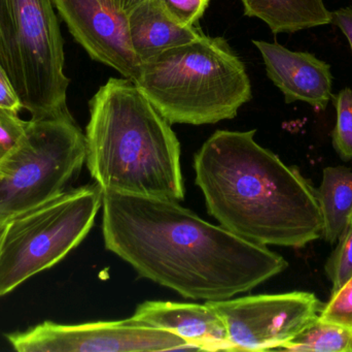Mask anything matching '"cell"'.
<instances>
[{
	"label": "cell",
	"instance_id": "16",
	"mask_svg": "<svg viewBox=\"0 0 352 352\" xmlns=\"http://www.w3.org/2000/svg\"><path fill=\"white\" fill-rule=\"evenodd\" d=\"M281 351L352 352V330L341 324L318 320L302 331Z\"/></svg>",
	"mask_w": 352,
	"mask_h": 352
},
{
	"label": "cell",
	"instance_id": "1",
	"mask_svg": "<svg viewBox=\"0 0 352 352\" xmlns=\"http://www.w3.org/2000/svg\"><path fill=\"white\" fill-rule=\"evenodd\" d=\"M102 209L107 249L186 299H231L289 266L267 246L203 220L177 200L103 191Z\"/></svg>",
	"mask_w": 352,
	"mask_h": 352
},
{
	"label": "cell",
	"instance_id": "12",
	"mask_svg": "<svg viewBox=\"0 0 352 352\" xmlns=\"http://www.w3.org/2000/svg\"><path fill=\"white\" fill-rule=\"evenodd\" d=\"M132 320L144 326L168 331L190 344L207 351H232L227 329L208 303L148 301L136 308Z\"/></svg>",
	"mask_w": 352,
	"mask_h": 352
},
{
	"label": "cell",
	"instance_id": "10",
	"mask_svg": "<svg viewBox=\"0 0 352 352\" xmlns=\"http://www.w3.org/2000/svg\"><path fill=\"white\" fill-rule=\"evenodd\" d=\"M53 3L93 60L135 80L142 62L132 49L127 14L104 0H53Z\"/></svg>",
	"mask_w": 352,
	"mask_h": 352
},
{
	"label": "cell",
	"instance_id": "19",
	"mask_svg": "<svg viewBox=\"0 0 352 352\" xmlns=\"http://www.w3.org/2000/svg\"><path fill=\"white\" fill-rule=\"evenodd\" d=\"M27 123L18 112L0 107V163L18 148L26 134Z\"/></svg>",
	"mask_w": 352,
	"mask_h": 352
},
{
	"label": "cell",
	"instance_id": "2",
	"mask_svg": "<svg viewBox=\"0 0 352 352\" xmlns=\"http://www.w3.org/2000/svg\"><path fill=\"white\" fill-rule=\"evenodd\" d=\"M217 130L195 154L196 184L221 227L260 245L302 248L324 237L318 190L254 141Z\"/></svg>",
	"mask_w": 352,
	"mask_h": 352
},
{
	"label": "cell",
	"instance_id": "18",
	"mask_svg": "<svg viewBox=\"0 0 352 352\" xmlns=\"http://www.w3.org/2000/svg\"><path fill=\"white\" fill-rule=\"evenodd\" d=\"M326 273L332 282V293L340 289L352 277V219L327 262Z\"/></svg>",
	"mask_w": 352,
	"mask_h": 352
},
{
	"label": "cell",
	"instance_id": "11",
	"mask_svg": "<svg viewBox=\"0 0 352 352\" xmlns=\"http://www.w3.org/2000/svg\"><path fill=\"white\" fill-rule=\"evenodd\" d=\"M260 51L267 76L287 103L302 101L324 111L333 97L330 64L308 52L292 51L278 43L252 41Z\"/></svg>",
	"mask_w": 352,
	"mask_h": 352
},
{
	"label": "cell",
	"instance_id": "8",
	"mask_svg": "<svg viewBox=\"0 0 352 352\" xmlns=\"http://www.w3.org/2000/svg\"><path fill=\"white\" fill-rule=\"evenodd\" d=\"M226 329L232 351H280L324 309L314 293L291 291L207 302Z\"/></svg>",
	"mask_w": 352,
	"mask_h": 352
},
{
	"label": "cell",
	"instance_id": "20",
	"mask_svg": "<svg viewBox=\"0 0 352 352\" xmlns=\"http://www.w3.org/2000/svg\"><path fill=\"white\" fill-rule=\"evenodd\" d=\"M320 320L352 330V277L340 289L332 293L320 312Z\"/></svg>",
	"mask_w": 352,
	"mask_h": 352
},
{
	"label": "cell",
	"instance_id": "6",
	"mask_svg": "<svg viewBox=\"0 0 352 352\" xmlns=\"http://www.w3.org/2000/svg\"><path fill=\"white\" fill-rule=\"evenodd\" d=\"M102 202L98 184L82 186L8 218L0 246V298L78 247L92 229Z\"/></svg>",
	"mask_w": 352,
	"mask_h": 352
},
{
	"label": "cell",
	"instance_id": "9",
	"mask_svg": "<svg viewBox=\"0 0 352 352\" xmlns=\"http://www.w3.org/2000/svg\"><path fill=\"white\" fill-rule=\"evenodd\" d=\"M19 352H129L192 349L168 331L144 326L132 320L82 324L45 322L25 332L8 335Z\"/></svg>",
	"mask_w": 352,
	"mask_h": 352
},
{
	"label": "cell",
	"instance_id": "3",
	"mask_svg": "<svg viewBox=\"0 0 352 352\" xmlns=\"http://www.w3.org/2000/svg\"><path fill=\"white\" fill-rule=\"evenodd\" d=\"M89 107L86 163L102 191L184 200L179 141L131 80L109 79Z\"/></svg>",
	"mask_w": 352,
	"mask_h": 352
},
{
	"label": "cell",
	"instance_id": "21",
	"mask_svg": "<svg viewBox=\"0 0 352 352\" xmlns=\"http://www.w3.org/2000/svg\"><path fill=\"white\" fill-rule=\"evenodd\" d=\"M178 22L195 26L202 18L210 0H159Z\"/></svg>",
	"mask_w": 352,
	"mask_h": 352
},
{
	"label": "cell",
	"instance_id": "23",
	"mask_svg": "<svg viewBox=\"0 0 352 352\" xmlns=\"http://www.w3.org/2000/svg\"><path fill=\"white\" fill-rule=\"evenodd\" d=\"M331 24H334L342 31L343 34L349 39L352 50V4L346 8H341L331 12Z\"/></svg>",
	"mask_w": 352,
	"mask_h": 352
},
{
	"label": "cell",
	"instance_id": "22",
	"mask_svg": "<svg viewBox=\"0 0 352 352\" xmlns=\"http://www.w3.org/2000/svg\"><path fill=\"white\" fill-rule=\"evenodd\" d=\"M0 107L12 110L18 113L21 109H23L12 82L1 65H0Z\"/></svg>",
	"mask_w": 352,
	"mask_h": 352
},
{
	"label": "cell",
	"instance_id": "5",
	"mask_svg": "<svg viewBox=\"0 0 352 352\" xmlns=\"http://www.w3.org/2000/svg\"><path fill=\"white\" fill-rule=\"evenodd\" d=\"M0 65L31 119L69 113L70 80L53 0H0Z\"/></svg>",
	"mask_w": 352,
	"mask_h": 352
},
{
	"label": "cell",
	"instance_id": "15",
	"mask_svg": "<svg viewBox=\"0 0 352 352\" xmlns=\"http://www.w3.org/2000/svg\"><path fill=\"white\" fill-rule=\"evenodd\" d=\"M324 221V237L335 244L346 231L352 215V169L329 167L324 169L318 190Z\"/></svg>",
	"mask_w": 352,
	"mask_h": 352
},
{
	"label": "cell",
	"instance_id": "13",
	"mask_svg": "<svg viewBox=\"0 0 352 352\" xmlns=\"http://www.w3.org/2000/svg\"><path fill=\"white\" fill-rule=\"evenodd\" d=\"M128 31L132 49L140 62L204 34L199 27L178 22L159 0H144L131 10L128 14Z\"/></svg>",
	"mask_w": 352,
	"mask_h": 352
},
{
	"label": "cell",
	"instance_id": "24",
	"mask_svg": "<svg viewBox=\"0 0 352 352\" xmlns=\"http://www.w3.org/2000/svg\"><path fill=\"white\" fill-rule=\"evenodd\" d=\"M104 1L107 2L109 6H113V8H115L116 10L128 14L132 10H134L138 4L144 2V0H104Z\"/></svg>",
	"mask_w": 352,
	"mask_h": 352
},
{
	"label": "cell",
	"instance_id": "25",
	"mask_svg": "<svg viewBox=\"0 0 352 352\" xmlns=\"http://www.w3.org/2000/svg\"><path fill=\"white\" fill-rule=\"evenodd\" d=\"M6 225H8V219L0 218V246L3 240L4 233H6Z\"/></svg>",
	"mask_w": 352,
	"mask_h": 352
},
{
	"label": "cell",
	"instance_id": "26",
	"mask_svg": "<svg viewBox=\"0 0 352 352\" xmlns=\"http://www.w3.org/2000/svg\"><path fill=\"white\" fill-rule=\"evenodd\" d=\"M351 219H352V215H351Z\"/></svg>",
	"mask_w": 352,
	"mask_h": 352
},
{
	"label": "cell",
	"instance_id": "14",
	"mask_svg": "<svg viewBox=\"0 0 352 352\" xmlns=\"http://www.w3.org/2000/svg\"><path fill=\"white\" fill-rule=\"evenodd\" d=\"M244 14L258 18L274 34L295 33L331 24L324 0H241Z\"/></svg>",
	"mask_w": 352,
	"mask_h": 352
},
{
	"label": "cell",
	"instance_id": "17",
	"mask_svg": "<svg viewBox=\"0 0 352 352\" xmlns=\"http://www.w3.org/2000/svg\"><path fill=\"white\" fill-rule=\"evenodd\" d=\"M336 124L332 132L335 151L342 161H352V89L339 91L334 97Z\"/></svg>",
	"mask_w": 352,
	"mask_h": 352
},
{
	"label": "cell",
	"instance_id": "4",
	"mask_svg": "<svg viewBox=\"0 0 352 352\" xmlns=\"http://www.w3.org/2000/svg\"><path fill=\"white\" fill-rule=\"evenodd\" d=\"M132 82L170 124L234 119L252 99L241 58L227 39L205 33L142 62Z\"/></svg>",
	"mask_w": 352,
	"mask_h": 352
},
{
	"label": "cell",
	"instance_id": "7",
	"mask_svg": "<svg viewBox=\"0 0 352 352\" xmlns=\"http://www.w3.org/2000/svg\"><path fill=\"white\" fill-rule=\"evenodd\" d=\"M86 163V138L66 113L31 119L18 148L0 163V218L65 191Z\"/></svg>",
	"mask_w": 352,
	"mask_h": 352
}]
</instances>
